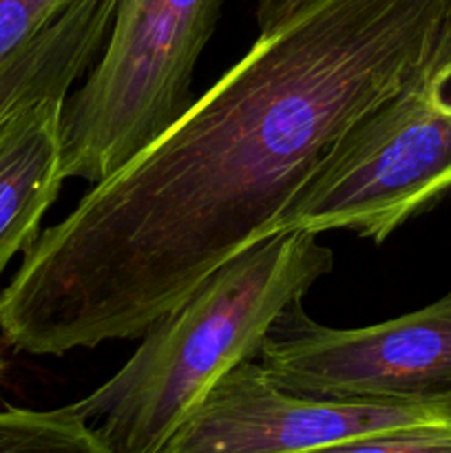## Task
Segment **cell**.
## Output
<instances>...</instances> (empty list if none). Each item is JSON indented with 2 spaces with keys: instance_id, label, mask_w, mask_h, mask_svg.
Segmentation results:
<instances>
[{
  "instance_id": "1",
  "label": "cell",
  "mask_w": 451,
  "mask_h": 453,
  "mask_svg": "<svg viewBox=\"0 0 451 453\" xmlns=\"http://www.w3.org/2000/svg\"><path fill=\"white\" fill-rule=\"evenodd\" d=\"M451 0H312L22 252L0 334L34 357L141 339L296 197L323 155L414 78Z\"/></svg>"
},
{
  "instance_id": "2",
  "label": "cell",
  "mask_w": 451,
  "mask_h": 453,
  "mask_svg": "<svg viewBox=\"0 0 451 453\" xmlns=\"http://www.w3.org/2000/svg\"><path fill=\"white\" fill-rule=\"evenodd\" d=\"M332 268L334 252L301 230L243 248L157 319L137 352L69 410L111 453H162L212 385L256 361L279 314Z\"/></svg>"
},
{
  "instance_id": "3",
  "label": "cell",
  "mask_w": 451,
  "mask_h": 453,
  "mask_svg": "<svg viewBox=\"0 0 451 453\" xmlns=\"http://www.w3.org/2000/svg\"><path fill=\"white\" fill-rule=\"evenodd\" d=\"M449 190L451 29L414 78L323 155L265 239L349 230L383 243Z\"/></svg>"
},
{
  "instance_id": "4",
  "label": "cell",
  "mask_w": 451,
  "mask_h": 453,
  "mask_svg": "<svg viewBox=\"0 0 451 453\" xmlns=\"http://www.w3.org/2000/svg\"><path fill=\"white\" fill-rule=\"evenodd\" d=\"M221 0H119L100 60L62 104V177L100 184L193 104Z\"/></svg>"
},
{
  "instance_id": "5",
  "label": "cell",
  "mask_w": 451,
  "mask_h": 453,
  "mask_svg": "<svg viewBox=\"0 0 451 453\" xmlns=\"http://www.w3.org/2000/svg\"><path fill=\"white\" fill-rule=\"evenodd\" d=\"M259 365L299 396L376 401L451 389V290L432 305L367 327H327L296 301L279 314Z\"/></svg>"
},
{
  "instance_id": "6",
  "label": "cell",
  "mask_w": 451,
  "mask_h": 453,
  "mask_svg": "<svg viewBox=\"0 0 451 453\" xmlns=\"http://www.w3.org/2000/svg\"><path fill=\"white\" fill-rule=\"evenodd\" d=\"M427 423H451V389L376 401L299 396L246 361L212 385L162 453H310Z\"/></svg>"
},
{
  "instance_id": "7",
  "label": "cell",
  "mask_w": 451,
  "mask_h": 453,
  "mask_svg": "<svg viewBox=\"0 0 451 453\" xmlns=\"http://www.w3.org/2000/svg\"><path fill=\"white\" fill-rule=\"evenodd\" d=\"M65 100L35 102L0 127V277L9 261L38 239L42 217L65 184Z\"/></svg>"
},
{
  "instance_id": "8",
  "label": "cell",
  "mask_w": 451,
  "mask_h": 453,
  "mask_svg": "<svg viewBox=\"0 0 451 453\" xmlns=\"http://www.w3.org/2000/svg\"><path fill=\"white\" fill-rule=\"evenodd\" d=\"M119 0H78L0 66V127L18 111L66 97L104 49Z\"/></svg>"
},
{
  "instance_id": "9",
  "label": "cell",
  "mask_w": 451,
  "mask_h": 453,
  "mask_svg": "<svg viewBox=\"0 0 451 453\" xmlns=\"http://www.w3.org/2000/svg\"><path fill=\"white\" fill-rule=\"evenodd\" d=\"M0 453H111L96 429L60 410H0Z\"/></svg>"
},
{
  "instance_id": "10",
  "label": "cell",
  "mask_w": 451,
  "mask_h": 453,
  "mask_svg": "<svg viewBox=\"0 0 451 453\" xmlns=\"http://www.w3.org/2000/svg\"><path fill=\"white\" fill-rule=\"evenodd\" d=\"M310 453H451V423L387 429Z\"/></svg>"
},
{
  "instance_id": "11",
  "label": "cell",
  "mask_w": 451,
  "mask_h": 453,
  "mask_svg": "<svg viewBox=\"0 0 451 453\" xmlns=\"http://www.w3.org/2000/svg\"><path fill=\"white\" fill-rule=\"evenodd\" d=\"M78 0H0V66Z\"/></svg>"
},
{
  "instance_id": "12",
  "label": "cell",
  "mask_w": 451,
  "mask_h": 453,
  "mask_svg": "<svg viewBox=\"0 0 451 453\" xmlns=\"http://www.w3.org/2000/svg\"><path fill=\"white\" fill-rule=\"evenodd\" d=\"M312 0H256V22H259V34L272 31L290 16H294L299 9L310 4Z\"/></svg>"
},
{
  "instance_id": "13",
  "label": "cell",
  "mask_w": 451,
  "mask_h": 453,
  "mask_svg": "<svg viewBox=\"0 0 451 453\" xmlns=\"http://www.w3.org/2000/svg\"><path fill=\"white\" fill-rule=\"evenodd\" d=\"M4 365H7V363H4V352H3V341H0V374H3V372H4Z\"/></svg>"
}]
</instances>
